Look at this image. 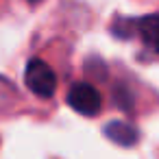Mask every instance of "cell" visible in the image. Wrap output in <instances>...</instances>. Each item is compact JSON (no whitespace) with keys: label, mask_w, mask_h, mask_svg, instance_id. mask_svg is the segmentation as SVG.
Here are the masks:
<instances>
[{"label":"cell","mask_w":159,"mask_h":159,"mask_svg":"<svg viewBox=\"0 0 159 159\" xmlns=\"http://www.w3.org/2000/svg\"><path fill=\"white\" fill-rule=\"evenodd\" d=\"M137 29H139L142 39L150 48H155L159 52V16H146V18H142L139 24H137Z\"/></svg>","instance_id":"obj_3"},{"label":"cell","mask_w":159,"mask_h":159,"mask_svg":"<svg viewBox=\"0 0 159 159\" xmlns=\"http://www.w3.org/2000/svg\"><path fill=\"white\" fill-rule=\"evenodd\" d=\"M105 133L111 139H116L118 144H135V139H137V131L133 126L124 124V122H111L105 129Z\"/></svg>","instance_id":"obj_4"},{"label":"cell","mask_w":159,"mask_h":159,"mask_svg":"<svg viewBox=\"0 0 159 159\" xmlns=\"http://www.w3.org/2000/svg\"><path fill=\"white\" fill-rule=\"evenodd\" d=\"M29 2H33V5H35V2H39V0H29Z\"/></svg>","instance_id":"obj_5"},{"label":"cell","mask_w":159,"mask_h":159,"mask_svg":"<svg viewBox=\"0 0 159 159\" xmlns=\"http://www.w3.org/2000/svg\"><path fill=\"white\" fill-rule=\"evenodd\" d=\"M24 79H26V87L39 98H50L57 89V76H55L52 68L48 63H44L42 59L29 61Z\"/></svg>","instance_id":"obj_1"},{"label":"cell","mask_w":159,"mask_h":159,"mask_svg":"<svg viewBox=\"0 0 159 159\" xmlns=\"http://www.w3.org/2000/svg\"><path fill=\"white\" fill-rule=\"evenodd\" d=\"M100 102L98 89L89 83H76L68 94V105L83 116H96L100 111Z\"/></svg>","instance_id":"obj_2"}]
</instances>
